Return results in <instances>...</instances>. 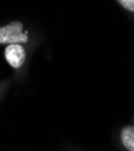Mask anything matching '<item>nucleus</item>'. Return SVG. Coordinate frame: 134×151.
I'll return each mask as SVG.
<instances>
[{"label": "nucleus", "instance_id": "1", "mask_svg": "<svg viewBox=\"0 0 134 151\" xmlns=\"http://www.w3.org/2000/svg\"><path fill=\"white\" fill-rule=\"evenodd\" d=\"M28 41V33L23 30L21 22H11L4 27H0V44H26Z\"/></svg>", "mask_w": 134, "mask_h": 151}, {"label": "nucleus", "instance_id": "2", "mask_svg": "<svg viewBox=\"0 0 134 151\" xmlns=\"http://www.w3.org/2000/svg\"><path fill=\"white\" fill-rule=\"evenodd\" d=\"M26 50L23 48L21 44L7 45L5 48V58L9 64L15 69L23 65L24 60H26Z\"/></svg>", "mask_w": 134, "mask_h": 151}, {"label": "nucleus", "instance_id": "3", "mask_svg": "<svg viewBox=\"0 0 134 151\" xmlns=\"http://www.w3.org/2000/svg\"><path fill=\"white\" fill-rule=\"evenodd\" d=\"M121 142L127 150L134 151V126H127L121 131Z\"/></svg>", "mask_w": 134, "mask_h": 151}, {"label": "nucleus", "instance_id": "4", "mask_svg": "<svg viewBox=\"0 0 134 151\" xmlns=\"http://www.w3.org/2000/svg\"><path fill=\"white\" fill-rule=\"evenodd\" d=\"M117 1L126 10H128L130 12H134V0H117Z\"/></svg>", "mask_w": 134, "mask_h": 151}]
</instances>
